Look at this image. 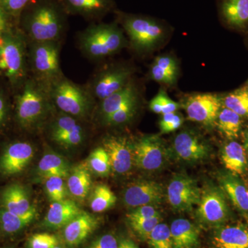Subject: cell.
Here are the masks:
<instances>
[{"instance_id": "b9f144b4", "label": "cell", "mask_w": 248, "mask_h": 248, "mask_svg": "<svg viewBox=\"0 0 248 248\" xmlns=\"http://www.w3.org/2000/svg\"><path fill=\"white\" fill-rule=\"evenodd\" d=\"M158 209L155 205H146L138 207L126 215L127 220L142 219L160 216Z\"/></svg>"}, {"instance_id": "bcb514c9", "label": "cell", "mask_w": 248, "mask_h": 248, "mask_svg": "<svg viewBox=\"0 0 248 248\" xmlns=\"http://www.w3.org/2000/svg\"><path fill=\"white\" fill-rule=\"evenodd\" d=\"M31 0H0V6L8 14H17L22 10Z\"/></svg>"}, {"instance_id": "e0dca14e", "label": "cell", "mask_w": 248, "mask_h": 248, "mask_svg": "<svg viewBox=\"0 0 248 248\" xmlns=\"http://www.w3.org/2000/svg\"><path fill=\"white\" fill-rule=\"evenodd\" d=\"M1 207L18 216L32 221L37 211L31 203L25 188L20 184H12L1 192Z\"/></svg>"}, {"instance_id": "ac0fdd59", "label": "cell", "mask_w": 248, "mask_h": 248, "mask_svg": "<svg viewBox=\"0 0 248 248\" xmlns=\"http://www.w3.org/2000/svg\"><path fill=\"white\" fill-rule=\"evenodd\" d=\"M217 180L227 199L248 219V188L242 179L228 171H221L217 174Z\"/></svg>"}, {"instance_id": "ab89813d", "label": "cell", "mask_w": 248, "mask_h": 248, "mask_svg": "<svg viewBox=\"0 0 248 248\" xmlns=\"http://www.w3.org/2000/svg\"><path fill=\"white\" fill-rule=\"evenodd\" d=\"M184 122V117L177 112L164 114L160 120V131L162 134L172 133L180 128Z\"/></svg>"}, {"instance_id": "d590c367", "label": "cell", "mask_w": 248, "mask_h": 248, "mask_svg": "<svg viewBox=\"0 0 248 248\" xmlns=\"http://www.w3.org/2000/svg\"><path fill=\"white\" fill-rule=\"evenodd\" d=\"M151 248H174L170 226L159 223L151 232L148 239Z\"/></svg>"}, {"instance_id": "f907efd6", "label": "cell", "mask_w": 248, "mask_h": 248, "mask_svg": "<svg viewBox=\"0 0 248 248\" xmlns=\"http://www.w3.org/2000/svg\"><path fill=\"white\" fill-rule=\"evenodd\" d=\"M243 138H244V146L246 152L248 153V129L245 130L243 133Z\"/></svg>"}, {"instance_id": "d4e9b609", "label": "cell", "mask_w": 248, "mask_h": 248, "mask_svg": "<svg viewBox=\"0 0 248 248\" xmlns=\"http://www.w3.org/2000/svg\"><path fill=\"white\" fill-rule=\"evenodd\" d=\"M67 188L75 198L84 200L91 189V171L86 163L75 166L67 177Z\"/></svg>"}, {"instance_id": "7bdbcfd3", "label": "cell", "mask_w": 248, "mask_h": 248, "mask_svg": "<svg viewBox=\"0 0 248 248\" xmlns=\"http://www.w3.org/2000/svg\"><path fill=\"white\" fill-rule=\"evenodd\" d=\"M151 78L156 82L167 85H172L177 79V78L171 76L168 72L155 63L152 65Z\"/></svg>"}, {"instance_id": "db71d44e", "label": "cell", "mask_w": 248, "mask_h": 248, "mask_svg": "<svg viewBox=\"0 0 248 248\" xmlns=\"http://www.w3.org/2000/svg\"></svg>"}, {"instance_id": "5b68a950", "label": "cell", "mask_w": 248, "mask_h": 248, "mask_svg": "<svg viewBox=\"0 0 248 248\" xmlns=\"http://www.w3.org/2000/svg\"><path fill=\"white\" fill-rule=\"evenodd\" d=\"M28 33L33 42H58L63 31L61 16L52 5L41 4L27 20Z\"/></svg>"}, {"instance_id": "d6986e66", "label": "cell", "mask_w": 248, "mask_h": 248, "mask_svg": "<svg viewBox=\"0 0 248 248\" xmlns=\"http://www.w3.org/2000/svg\"><path fill=\"white\" fill-rule=\"evenodd\" d=\"M213 248H248V226L241 222L227 223L214 228Z\"/></svg>"}, {"instance_id": "83f0119b", "label": "cell", "mask_w": 248, "mask_h": 248, "mask_svg": "<svg viewBox=\"0 0 248 248\" xmlns=\"http://www.w3.org/2000/svg\"><path fill=\"white\" fill-rule=\"evenodd\" d=\"M242 117L227 108H221L216 121L220 133L228 140H235L239 137L242 126Z\"/></svg>"}, {"instance_id": "4dcf8cb0", "label": "cell", "mask_w": 248, "mask_h": 248, "mask_svg": "<svg viewBox=\"0 0 248 248\" xmlns=\"http://www.w3.org/2000/svg\"><path fill=\"white\" fill-rule=\"evenodd\" d=\"M116 202L117 197L110 187L105 184H99L93 191L90 206L94 213H103L114 206Z\"/></svg>"}, {"instance_id": "f35d334b", "label": "cell", "mask_w": 248, "mask_h": 248, "mask_svg": "<svg viewBox=\"0 0 248 248\" xmlns=\"http://www.w3.org/2000/svg\"><path fill=\"white\" fill-rule=\"evenodd\" d=\"M46 192L49 200L53 202L66 200V186L63 178L50 177L47 178L45 184Z\"/></svg>"}, {"instance_id": "74e56055", "label": "cell", "mask_w": 248, "mask_h": 248, "mask_svg": "<svg viewBox=\"0 0 248 248\" xmlns=\"http://www.w3.org/2000/svg\"><path fill=\"white\" fill-rule=\"evenodd\" d=\"M161 216L152 217V218H142V219L128 220L130 228L141 239H148L153 229L161 223Z\"/></svg>"}, {"instance_id": "f546056e", "label": "cell", "mask_w": 248, "mask_h": 248, "mask_svg": "<svg viewBox=\"0 0 248 248\" xmlns=\"http://www.w3.org/2000/svg\"><path fill=\"white\" fill-rule=\"evenodd\" d=\"M68 7L76 14L98 16L110 8V0H65Z\"/></svg>"}, {"instance_id": "277c9868", "label": "cell", "mask_w": 248, "mask_h": 248, "mask_svg": "<svg viewBox=\"0 0 248 248\" xmlns=\"http://www.w3.org/2000/svg\"><path fill=\"white\" fill-rule=\"evenodd\" d=\"M50 99L48 89L38 81H29L17 99V117L19 123L32 126L45 116Z\"/></svg>"}, {"instance_id": "4316f807", "label": "cell", "mask_w": 248, "mask_h": 248, "mask_svg": "<svg viewBox=\"0 0 248 248\" xmlns=\"http://www.w3.org/2000/svg\"><path fill=\"white\" fill-rule=\"evenodd\" d=\"M137 96H138V93L136 88L130 81L120 91L101 101L100 114L103 122Z\"/></svg>"}, {"instance_id": "f6af8a7d", "label": "cell", "mask_w": 248, "mask_h": 248, "mask_svg": "<svg viewBox=\"0 0 248 248\" xmlns=\"http://www.w3.org/2000/svg\"><path fill=\"white\" fill-rule=\"evenodd\" d=\"M155 63L170 74L171 76L177 77L178 66L177 62L169 55H162L157 57L155 60Z\"/></svg>"}, {"instance_id": "44dd1931", "label": "cell", "mask_w": 248, "mask_h": 248, "mask_svg": "<svg viewBox=\"0 0 248 248\" xmlns=\"http://www.w3.org/2000/svg\"><path fill=\"white\" fill-rule=\"evenodd\" d=\"M99 224V218L83 211L63 228V239L67 246L78 247L93 234Z\"/></svg>"}, {"instance_id": "4fadbf2b", "label": "cell", "mask_w": 248, "mask_h": 248, "mask_svg": "<svg viewBox=\"0 0 248 248\" xmlns=\"http://www.w3.org/2000/svg\"><path fill=\"white\" fill-rule=\"evenodd\" d=\"M133 70L125 66L114 67L99 73L90 85L89 91L100 101L120 91L131 81Z\"/></svg>"}, {"instance_id": "d6a6232c", "label": "cell", "mask_w": 248, "mask_h": 248, "mask_svg": "<svg viewBox=\"0 0 248 248\" xmlns=\"http://www.w3.org/2000/svg\"><path fill=\"white\" fill-rule=\"evenodd\" d=\"M85 163L89 170L98 176L106 177L111 170L110 159L103 147L94 150Z\"/></svg>"}, {"instance_id": "8992f818", "label": "cell", "mask_w": 248, "mask_h": 248, "mask_svg": "<svg viewBox=\"0 0 248 248\" xmlns=\"http://www.w3.org/2000/svg\"><path fill=\"white\" fill-rule=\"evenodd\" d=\"M32 69L41 84L49 88L62 78L58 42H33L31 52Z\"/></svg>"}, {"instance_id": "60d3db41", "label": "cell", "mask_w": 248, "mask_h": 248, "mask_svg": "<svg viewBox=\"0 0 248 248\" xmlns=\"http://www.w3.org/2000/svg\"><path fill=\"white\" fill-rule=\"evenodd\" d=\"M29 248H54L58 246V239L55 235L49 233H37L28 240Z\"/></svg>"}, {"instance_id": "c3c4849f", "label": "cell", "mask_w": 248, "mask_h": 248, "mask_svg": "<svg viewBox=\"0 0 248 248\" xmlns=\"http://www.w3.org/2000/svg\"><path fill=\"white\" fill-rule=\"evenodd\" d=\"M119 248H140L132 240L122 239L118 241Z\"/></svg>"}, {"instance_id": "f5cc1de1", "label": "cell", "mask_w": 248, "mask_h": 248, "mask_svg": "<svg viewBox=\"0 0 248 248\" xmlns=\"http://www.w3.org/2000/svg\"><path fill=\"white\" fill-rule=\"evenodd\" d=\"M246 87L247 88V89H248V81L247 83V86H246Z\"/></svg>"}, {"instance_id": "5bb4252c", "label": "cell", "mask_w": 248, "mask_h": 248, "mask_svg": "<svg viewBox=\"0 0 248 248\" xmlns=\"http://www.w3.org/2000/svg\"><path fill=\"white\" fill-rule=\"evenodd\" d=\"M164 187L153 180H141L133 183L124 190L123 202L129 208H136L146 205H156L164 198Z\"/></svg>"}, {"instance_id": "7a4b0ae2", "label": "cell", "mask_w": 248, "mask_h": 248, "mask_svg": "<svg viewBox=\"0 0 248 248\" xmlns=\"http://www.w3.org/2000/svg\"><path fill=\"white\" fill-rule=\"evenodd\" d=\"M50 99L63 113L84 118L91 110L93 96L89 90L62 76L48 88Z\"/></svg>"}, {"instance_id": "8fae6325", "label": "cell", "mask_w": 248, "mask_h": 248, "mask_svg": "<svg viewBox=\"0 0 248 248\" xmlns=\"http://www.w3.org/2000/svg\"><path fill=\"white\" fill-rule=\"evenodd\" d=\"M221 105V99L216 94L203 93L189 96L184 100L182 107L189 120L212 127L216 125Z\"/></svg>"}, {"instance_id": "484cf974", "label": "cell", "mask_w": 248, "mask_h": 248, "mask_svg": "<svg viewBox=\"0 0 248 248\" xmlns=\"http://www.w3.org/2000/svg\"><path fill=\"white\" fill-rule=\"evenodd\" d=\"M222 16L230 27L244 29L248 26V0H223Z\"/></svg>"}, {"instance_id": "30bf717a", "label": "cell", "mask_w": 248, "mask_h": 248, "mask_svg": "<svg viewBox=\"0 0 248 248\" xmlns=\"http://www.w3.org/2000/svg\"><path fill=\"white\" fill-rule=\"evenodd\" d=\"M210 153L211 148L208 141L193 130H183L173 140L172 154L182 162H200L208 159Z\"/></svg>"}, {"instance_id": "ffe728a7", "label": "cell", "mask_w": 248, "mask_h": 248, "mask_svg": "<svg viewBox=\"0 0 248 248\" xmlns=\"http://www.w3.org/2000/svg\"><path fill=\"white\" fill-rule=\"evenodd\" d=\"M50 136L60 146L70 148L79 146L83 141L84 131L76 118L64 114L52 124Z\"/></svg>"}, {"instance_id": "9a60e30c", "label": "cell", "mask_w": 248, "mask_h": 248, "mask_svg": "<svg viewBox=\"0 0 248 248\" xmlns=\"http://www.w3.org/2000/svg\"><path fill=\"white\" fill-rule=\"evenodd\" d=\"M103 148L110 159L111 170L117 174H127L135 166L133 143L126 138L108 137L104 139Z\"/></svg>"}, {"instance_id": "7dc6e473", "label": "cell", "mask_w": 248, "mask_h": 248, "mask_svg": "<svg viewBox=\"0 0 248 248\" xmlns=\"http://www.w3.org/2000/svg\"><path fill=\"white\" fill-rule=\"evenodd\" d=\"M7 13L0 6V37L6 32L8 27Z\"/></svg>"}, {"instance_id": "7c38bea8", "label": "cell", "mask_w": 248, "mask_h": 248, "mask_svg": "<svg viewBox=\"0 0 248 248\" xmlns=\"http://www.w3.org/2000/svg\"><path fill=\"white\" fill-rule=\"evenodd\" d=\"M24 52L22 42L12 35H3L0 39V71L11 81L24 75Z\"/></svg>"}, {"instance_id": "9c48e42d", "label": "cell", "mask_w": 248, "mask_h": 248, "mask_svg": "<svg viewBox=\"0 0 248 248\" xmlns=\"http://www.w3.org/2000/svg\"><path fill=\"white\" fill-rule=\"evenodd\" d=\"M202 188L186 173H177L170 181L166 197L171 208L176 212H188L198 205Z\"/></svg>"}, {"instance_id": "6da1fadb", "label": "cell", "mask_w": 248, "mask_h": 248, "mask_svg": "<svg viewBox=\"0 0 248 248\" xmlns=\"http://www.w3.org/2000/svg\"><path fill=\"white\" fill-rule=\"evenodd\" d=\"M82 53L92 60L110 56L124 48L125 39L115 24H98L86 29L79 38Z\"/></svg>"}, {"instance_id": "52a82bcc", "label": "cell", "mask_w": 248, "mask_h": 248, "mask_svg": "<svg viewBox=\"0 0 248 248\" xmlns=\"http://www.w3.org/2000/svg\"><path fill=\"white\" fill-rule=\"evenodd\" d=\"M135 166L147 172H156L169 162L170 152L158 135H147L133 143Z\"/></svg>"}, {"instance_id": "8d00e7d4", "label": "cell", "mask_w": 248, "mask_h": 248, "mask_svg": "<svg viewBox=\"0 0 248 248\" xmlns=\"http://www.w3.org/2000/svg\"><path fill=\"white\" fill-rule=\"evenodd\" d=\"M149 108L155 113L164 115L177 112L180 108V104L172 100L164 91L161 90L150 102Z\"/></svg>"}, {"instance_id": "3957f363", "label": "cell", "mask_w": 248, "mask_h": 248, "mask_svg": "<svg viewBox=\"0 0 248 248\" xmlns=\"http://www.w3.org/2000/svg\"><path fill=\"white\" fill-rule=\"evenodd\" d=\"M196 216L201 224L215 228L229 223L232 214L227 197L219 186L212 183L202 188Z\"/></svg>"}, {"instance_id": "816d5d0a", "label": "cell", "mask_w": 248, "mask_h": 248, "mask_svg": "<svg viewBox=\"0 0 248 248\" xmlns=\"http://www.w3.org/2000/svg\"><path fill=\"white\" fill-rule=\"evenodd\" d=\"M54 248H62L60 247V246H56V247H55Z\"/></svg>"}, {"instance_id": "cb8c5ba5", "label": "cell", "mask_w": 248, "mask_h": 248, "mask_svg": "<svg viewBox=\"0 0 248 248\" xmlns=\"http://www.w3.org/2000/svg\"><path fill=\"white\" fill-rule=\"evenodd\" d=\"M222 163L228 172L243 175L248 170L247 152L243 145L235 140H228L222 147Z\"/></svg>"}, {"instance_id": "836d02e7", "label": "cell", "mask_w": 248, "mask_h": 248, "mask_svg": "<svg viewBox=\"0 0 248 248\" xmlns=\"http://www.w3.org/2000/svg\"><path fill=\"white\" fill-rule=\"evenodd\" d=\"M31 222L30 220L8 211L2 207L0 208V228L4 234H17L29 226Z\"/></svg>"}, {"instance_id": "603a6c76", "label": "cell", "mask_w": 248, "mask_h": 248, "mask_svg": "<svg viewBox=\"0 0 248 248\" xmlns=\"http://www.w3.org/2000/svg\"><path fill=\"white\" fill-rule=\"evenodd\" d=\"M174 248H199L200 230L187 218H176L170 226Z\"/></svg>"}, {"instance_id": "7402d4cb", "label": "cell", "mask_w": 248, "mask_h": 248, "mask_svg": "<svg viewBox=\"0 0 248 248\" xmlns=\"http://www.w3.org/2000/svg\"><path fill=\"white\" fill-rule=\"evenodd\" d=\"M82 212L78 204L72 200L53 202L46 215L44 224L50 229L64 228Z\"/></svg>"}, {"instance_id": "ee69618b", "label": "cell", "mask_w": 248, "mask_h": 248, "mask_svg": "<svg viewBox=\"0 0 248 248\" xmlns=\"http://www.w3.org/2000/svg\"><path fill=\"white\" fill-rule=\"evenodd\" d=\"M86 248H119L118 240L114 235L103 234L96 238Z\"/></svg>"}, {"instance_id": "1f68e13d", "label": "cell", "mask_w": 248, "mask_h": 248, "mask_svg": "<svg viewBox=\"0 0 248 248\" xmlns=\"http://www.w3.org/2000/svg\"><path fill=\"white\" fill-rule=\"evenodd\" d=\"M224 107L234 111L241 117H248V89L235 90L221 99Z\"/></svg>"}, {"instance_id": "2e32d148", "label": "cell", "mask_w": 248, "mask_h": 248, "mask_svg": "<svg viewBox=\"0 0 248 248\" xmlns=\"http://www.w3.org/2000/svg\"><path fill=\"white\" fill-rule=\"evenodd\" d=\"M34 156V148L27 142L9 145L0 158V172L6 176L22 172Z\"/></svg>"}, {"instance_id": "e575fe53", "label": "cell", "mask_w": 248, "mask_h": 248, "mask_svg": "<svg viewBox=\"0 0 248 248\" xmlns=\"http://www.w3.org/2000/svg\"><path fill=\"white\" fill-rule=\"evenodd\" d=\"M138 96L129 101L121 108L108 117L107 120L104 121V124L110 126H115L123 125L130 122L138 110Z\"/></svg>"}, {"instance_id": "f1b7e54d", "label": "cell", "mask_w": 248, "mask_h": 248, "mask_svg": "<svg viewBox=\"0 0 248 248\" xmlns=\"http://www.w3.org/2000/svg\"><path fill=\"white\" fill-rule=\"evenodd\" d=\"M38 172L42 177H60L66 179L70 173L69 167L63 157L55 153H48L40 159Z\"/></svg>"}, {"instance_id": "681fc988", "label": "cell", "mask_w": 248, "mask_h": 248, "mask_svg": "<svg viewBox=\"0 0 248 248\" xmlns=\"http://www.w3.org/2000/svg\"><path fill=\"white\" fill-rule=\"evenodd\" d=\"M6 115V104L3 97L0 95V124L4 120Z\"/></svg>"}, {"instance_id": "ba28073f", "label": "cell", "mask_w": 248, "mask_h": 248, "mask_svg": "<svg viewBox=\"0 0 248 248\" xmlns=\"http://www.w3.org/2000/svg\"><path fill=\"white\" fill-rule=\"evenodd\" d=\"M123 25L131 45L138 51H149L164 37V28L149 17L127 16L124 18Z\"/></svg>"}]
</instances>
